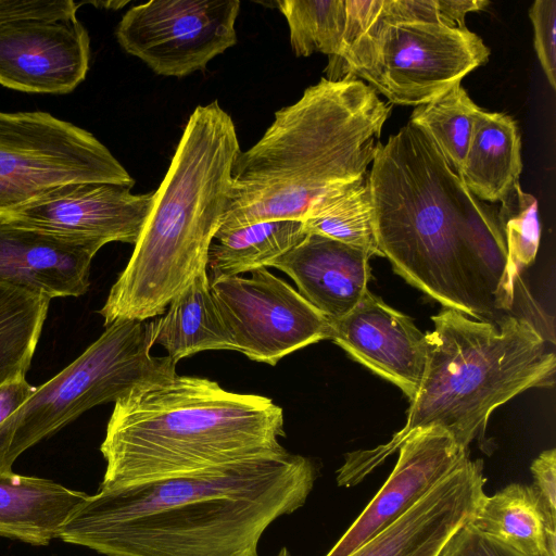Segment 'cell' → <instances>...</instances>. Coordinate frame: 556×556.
<instances>
[{"label": "cell", "mask_w": 556, "mask_h": 556, "mask_svg": "<svg viewBox=\"0 0 556 556\" xmlns=\"http://www.w3.org/2000/svg\"><path fill=\"white\" fill-rule=\"evenodd\" d=\"M316 478L313 460L287 452L100 489L59 539L104 556H258L263 533L305 504Z\"/></svg>", "instance_id": "2"}, {"label": "cell", "mask_w": 556, "mask_h": 556, "mask_svg": "<svg viewBox=\"0 0 556 556\" xmlns=\"http://www.w3.org/2000/svg\"><path fill=\"white\" fill-rule=\"evenodd\" d=\"M161 317L148 323L153 345L175 362L210 350L236 351L210 287L206 269L178 293Z\"/></svg>", "instance_id": "21"}, {"label": "cell", "mask_w": 556, "mask_h": 556, "mask_svg": "<svg viewBox=\"0 0 556 556\" xmlns=\"http://www.w3.org/2000/svg\"><path fill=\"white\" fill-rule=\"evenodd\" d=\"M378 13L379 9L342 58L326 68L327 79L354 76L390 103L418 106L460 84L489 60L490 49L467 27L386 22Z\"/></svg>", "instance_id": "8"}, {"label": "cell", "mask_w": 556, "mask_h": 556, "mask_svg": "<svg viewBox=\"0 0 556 556\" xmlns=\"http://www.w3.org/2000/svg\"><path fill=\"white\" fill-rule=\"evenodd\" d=\"M250 273L248 278L210 280L236 352L274 366L288 354L330 339V319L299 291L265 267Z\"/></svg>", "instance_id": "11"}, {"label": "cell", "mask_w": 556, "mask_h": 556, "mask_svg": "<svg viewBox=\"0 0 556 556\" xmlns=\"http://www.w3.org/2000/svg\"><path fill=\"white\" fill-rule=\"evenodd\" d=\"M87 496L48 479L0 470V536L47 545Z\"/></svg>", "instance_id": "19"}, {"label": "cell", "mask_w": 556, "mask_h": 556, "mask_svg": "<svg viewBox=\"0 0 556 556\" xmlns=\"http://www.w3.org/2000/svg\"><path fill=\"white\" fill-rule=\"evenodd\" d=\"M307 235L299 219H271L217 232L208 252L212 279L267 268Z\"/></svg>", "instance_id": "23"}, {"label": "cell", "mask_w": 556, "mask_h": 556, "mask_svg": "<svg viewBox=\"0 0 556 556\" xmlns=\"http://www.w3.org/2000/svg\"><path fill=\"white\" fill-rule=\"evenodd\" d=\"M308 233L321 235L382 256L378 248L367 175L318 200L302 220Z\"/></svg>", "instance_id": "24"}, {"label": "cell", "mask_w": 556, "mask_h": 556, "mask_svg": "<svg viewBox=\"0 0 556 556\" xmlns=\"http://www.w3.org/2000/svg\"><path fill=\"white\" fill-rule=\"evenodd\" d=\"M25 376H18L0 386V424L14 414L36 391Z\"/></svg>", "instance_id": "34"}, {"label": "cell", "mask_w": 556, "mask_h": 556, "mask_svg": "<svg viewBox=\"0 0 556 556\" xmlns=\"http://www.w3.org/2000/svg\"><path fill=\"white\" fill-rule=\"evenodd\" d=\"M239 11V0H153L124 14L116 39L155 74L184 77L236 43Z\"/></svg>", "instance_id": "10"}, {"label": "cell", "mask_w": 556, "mask_h": 556, "mask_svg": "<svg viewBox=\"0 0 556 556\" xmlns=\"http://www.w3.org/2000/svg\"><path fill=\"white\" fill-rule=\"evenodd\" d=\"M381 255L444 307L496 320L510 309L497 208L464 185L410 123L377 142L367 176Z\"/></svg>", "instance_id": "1"}, {"label": "cell", "mask_w": 556, "mask_h": 556, "mask_svg": "<svg viewBox=\"0 0 556 556\" xmlns=\"http://www.w3.org/2000/svg\"><path fill=\"white\" fill-rule=\"evenodd\" d=\"M521 141L516 121L503 113H480L459 172L468 190L486 203H500L519 182Z\"/></svg>", "instance_id": "22"}, {"label": "cell", "mask_w": 556, "mask_h": 556, "mask_svg": "<svg viewBox=\"0 0 556 556\" xmlns=\"http://www.w3.org/2000/svg\"><path fill=\"white\" fill-rule=\"evenodd\" d=\"M481 112L462 84H457L440 97L416 106L408 123L421 129L459 174Z\"/></svg>", "instance_id": "26"}, {"label": "cell", "mask_w": 556, "mask_h": 556, "mask_svg": "<svg viewBox=\"0 0 556 556\" xmlns=\"http://www.w3.org/2000/svg\"><path fill=\"white\" fill-rule=\"evenodd\" d=\"M500 204L497 217L507 255L506 293L514 302L516 280L534 262L540 245L538 200L525 192L518 182Z\"/></svg>", "instance_id": "28"}, {"label": "cell", "mask_w": 556, "mask_h": 556, "mask_svg": "<svg viewBox=\"0 0 556 556\" xmlns=\"http://www.w3.org/2000/svg\"><path fill=\"white\" fill-rule=\"evenodd\" d=\"M146 321L117 319L79 357L0 424V470L89 408L116 402L132 388L175 376L168 355L153 356Z\"/></svg>", "instance_id": "7"}, {"label": "cell", "mask_w": 556, "mask_h": 556, "mask_svg": "<svg viewBox=\"0 0 556 556\" xmlns=\"http://www.w3.org/2000/svg\"><path fill=\"white\" fill-rule=\"evenodd\" d=\"M330 323V340L413 400L426 366L427 341L409 316L367 290L350 313Z\"/></svg>", "instance_id": "15"}, {"label": "cell", "mask_w": 556, "mask_h": 556, "mask_svg": "<svg viewBox=\"0 0 556 556\" xmlns=\"http://www.w3.org/2000/svg\"><path fill=\"white\" fill-rule=\"evenodd\" d=\"M72 182L135 186L91 132L41 111H0V214Z\"/></svg>", "instance_id": "9"}, {"label": "cell", "mask_w": 556, "mask_h": 556, "mask_svg": "<svg viewBox=\"0 0 556 556\" xmlns=\"http://www.w3.org/2000/svg\"><path fill=\"white\" fill-rule=\"evenodd\" d=\"M391 112L390 102L354 76L321 78L306 88L239 153L217 232L271 219L303 220L323 197L366 176Z\"/></svg>", "instance_id": "3"}, {"label": "cell", "mask_w": 556, "mask_h": 556, "mask_svg": "<svg viewBox=\"0 0 556 556\" xmlns=\"http://www.w3.org/2000/svg\"><path fill=\"white\" fill-rule=\"evenodd\" d=\"M90 39L73 17L0 27V85L24 92L64 94L87 76Z\"/></svg>", "instance_id": "13"}, {"label": "cell", "mask_w": 556, "mask_h": 556, "mask_svg": "<svg viewBox=\"0 0 556 556\" xmlns=\"http://www.w3.org/2000/svg\"><path fill=\"white\" fill-rule=\"evenodd\" d=\"M81 3L72 0H0V27L23 21H62L76 17Z\"/></svg>", "instance_id": "31"}, {"label": "cell", "mask_w": 556, "mask_h": 556, "mask_svg": "<svg viewBox=\"0 0 556 556\" xmlns=\"http://www.w3.org/2000/svg\"><path fill=\"white\" fill-rule=\"evenodd\" d=\"M106 182L58 186L0 214V219L60 236L135 244L151 211L154 192L134 194Z\"/></svg>", "instance_id": "12"}, {"label": "cell", "mask_w": 556, "mask_h": 556, "mask_svg": "<svg viewBox=\"0 0 556 556\" xmlns=\"http://www.w3.org/2000/svg\"><path fill=\"white\" fill-rule=\"evenodd\" d=\"M534 486L556 511V451H543L531 464Z\"/></svg>", "instance_id": "33"}, {"label": "cell", "mask_w": 556, "mask_h": 556, "mask_svg": "<svg viewBox=\"0 0 556 556\" xmlns=\"http://www.w3.org/2000/svg\"><path fill=\"white\" fill-rule=\"evenodd\" d=\"M276 556H291L287 547H282Z\"/></svg>", "instance_id": "35"}, {"label": "cell", "mask_w": 556, "mask_h": 556, "mask_svg": "<svg viewBox=\"0 0 556 556\" xmlns=\"http://www.w3.org/2000/svg\"><path fill=\"white\" fill-rule=\"evenodd\" d=\"M50 299L0 283V386L29 368Z\"/></svg>", "instance_id": "25"}, {"label": "cell", "mask_w": 556, "mask_h": 556, "mask_svg": "<svg viewBox=\"0 0 556 556\" xmlns=\"http://www.w3.org/2000/svg\"><path fill=\"white\" fill-rule=\"evenodd\" d=\"M396 464L370 503L326 556H348L393 523L442 479L460 466L468 450L439 428L412 434Z\"/></svg>", "instance_id": "14"}, {"label": "cell", "mask_w": 556, "mask_h": 556, "mask_svg": "<svg viewBox=\"0 0 556 556\" xmlns=\"http://www.w3.org/2000/svg\"><path fill=\"white\" fill-rule=\"evenodd\" d=\"M468 523L523 554L556 556V511L534 485L511 483L484 494Z\"/></svg>", "instance_id": "20"}, {"label": "cell", "mask_w": 556, "mask_h": 556, "mask_svg": "<svg viewBox=\"0 0 556 556\" xmlns=\"http://www.w3.org/2000/svg\"><path fill=\"white\" fill-rule=\"evenodd\" d=\"M432 321L405 426L386 444L348 454L337 473L339 485L358 483L424 429H442L468 450L495 408L530 388L554 384L555 354L530 319L506 313L478 320L444 307Z\"/></svg>", "instance_id": "5"}, {"label": "cell", "mask_w": 556, "mask_h": 556, "mask_svg": "<svg viewBox=\"0 0 556 556\" xmlns=\"http://www.w3.org/2000/svg\"><path fill=\"white\" fill-rule=\"evenodd\" d=\"M104 245L0 219V283L48 299L80 296L90 264Z\"/></svg>", "instance_id": "17"}, {"label": "cell", "mask_w": 556, "mask_h": 556, "mask_svg": "<svg viewBox=\"0 0 556 556\" xmlns=\"http://www.w3.org/2000/svg\"><path fill=\"white\" fill-rule=\"evenodd\" d=\"M483 462L469 457L412 508L348 556H438L484 495Z\"/></svg>", "instance_id": "16"}, {"label": "cell", "mask_w": 556, "mask_h": 556, "mask_svg": "<svg viewBox=\"0 0 556 556\" xmlns=\"http://www.w3.org/2000/svg\"><path fill=\"white\" fill-rule=\"evenodd\" d=\"M438 556H536L523 554L488 536L468 522L462 526L445 543Z\"/></svg>", "instance_id": "32"}, {"label": "cell", "mask_w": 556, "mask_h": 556, "mask_svg": "<svg viewBox=\"0 0 556 556\" xmlns=\"http://www.w3.org/2000/svg\"><path fill=\"white\" fill-rule=\"evenodd\" d=\"M486 0H380L378 16L386 22H424L465 28L468 13L484 10Z\"/></svg>", "instance_id": "29"}, {"label": "cell", "mask_w": 556, "mask_h": 556, "mask_svg": "<svg viewBox=\"0 0 556 556\" xmlns=\"http://www.w3.org/2000/svg\"><path fill=\"white\" fill-rule=\"evenodd\" d=\"M370 257L364 250L308 232L268 267L287 274L305 300L334 320L350 313L368 290Z\"/></svg>", "instance_id": "18"}, {"label": "cell", "mask_w": 556, "mask_h": 556, "mask_svg": "<svg viewBox=\"0 0 556 556\" xmlns=\"http://www.w3.org/2000/svg\"><path fill=\"white\" fill-rule=\"evenodd\" d=\"M276 4L288 22L296 56L321 52L329 55L328 65L339 60L346 28V0H280Z\"/></svg>", "instance_id": "27"}, {"label": "cell", "mask_w": 556, "mask_h": 556, "mask_svg": "<svg viewBox=\"0 0 556 556\" xmlns=\"http://www.w3.org/2000/svg\"><path fill=\"white\" fill-rule=\"evenodd\" d=\"M534 49L553 89L556 88V0H536L529 10Z\"/></svg>", "instance_id": "30"}, {"label": "cell", "mask_w": 556, "mask_h": 556, "mask_svg": "<svg viewBox=\"0 0 556 556\" xmlns=\"http://www.w3.org/2000/svg\"><path fill=\"white\" fill-rule=\"evenodd\" d=\"M283 412L270 399L175 375L132 388L114 405L100 489L197 473L288 451Z\"/></svg>", "instance_id": "4"}, {"label": "cell", "mask_w": 556, "mask_h": 556, "mask_svg": "<svg viewBox=\"0 0 556 556\" xmlns=\"http://www.w3.org/2000/svg\"><path fill=\"white\" fill-rule=\"evenodd\" d=\"M240 152L232 118L218 102L197 106L154 191L130 260L99 311L105 327L117 319L146 321L164 314L206 269Z\"/></svg>", "instance_id": "6"}]
</instances>
